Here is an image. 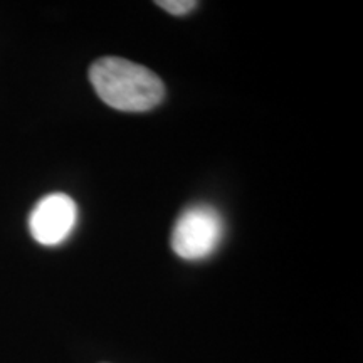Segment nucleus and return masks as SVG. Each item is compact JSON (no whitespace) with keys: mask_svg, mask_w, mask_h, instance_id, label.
I'll use <instances>...</instances> for the list:
<instances>
[{"mask_svg":"<svg viewBox=\"0 0 363 363\" xmlns=\"http://www.w3.org/2000/svg\"><path fill=\"white\" fill-rule=\"evenodd\" d=\"M224 239V219L211 206H194L184 211L172 230V249L185 261H202L212 256Z\"/></svg>","mask_w":363,"mask_h":363,"instance_id":"nucleus-2","label":"nucleus"},{"mask_svg":"<svg viewBox=\"0 0 363 363\" xmlns=\"http://www.w3.org/2000/svg\"><path fill=\"white\" fill-rule=\"evenodd\" d=\"M157 6L172 16H185V13L192 12L199 6V2H194V0H158Z\"/></svg>","mask_w":363,"mask_h":363,"instance_id":"nucleus-4","label":"nucleus"},{"mask_svg":"<svg viewBox=\"0 0 363 363\" xmlns=\"http://www.w3.org/2000/svg\"><path fill=\"white\" fill-rule=\"evenodd\" d=\"M89 81L101 101L120 111H150L165 98V84L155 72L128 59H98L89 69Z\"/></svg>","mask_w":363,"mask_h":363,"instance_id":"nucleus-1","label":"nucleus"},{"mask_svg":"<svg viewBox=\"0 0 363 363\" xmlns=\"http://www.w3.org/2000/svg\"><path fill=\"white\" fill-rule=\"evenodd\" d=\"M78 222V206L66 194H49L35 203L29 216V230L35 242L59 246L69 238Z\"/></svg>","mask_w":363,"mask_h":363,"instance_id":"nucleus-3","label":"nucleus"}]
</instances>
